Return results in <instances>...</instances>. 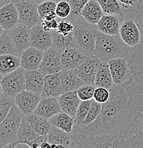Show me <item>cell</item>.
Returning <instances> with one entry per match:
<instances>
[{
	"label": "cell",
	"mask_w": 143,
	"mask_h": 148,
	"mask_svg": "<svg viewBox=\"0 0 143 148\" xmlns=\"http://www.w3.org/2000/svg\"><path fill=\"white\" fill-rule=\"evenodd\" d=\"M110 92L108 101L103 103L101 113L93 123L81 127H74L72 132L73 147H81L86 140L102 134L123 137L130 103L129 92L126 86H113Z\"/></svg>",
	"instance_id": "1"
},
{
	"label": "cell",
	"mask_w": 143,
	"mask_h": 148,
	"mask_svg": "<svg viewBox=\"0 0 143 148\" xmlns=\"http://www.w3.org/2000/svg\"><path fill=\"white\" fill-rule=\"evenodd\" d=\"M127 58L132 64L133 75L126 86L130 103L123 137L134 138L136 147H143V43L132 48Z\"/></svg>",
	"instance_id": "2"
},
{
	"label": "cell",
	"mask_w": 143,
	"mask_h": 148,
	"mask_svg": "<svg viewBox=\"0 0 143 148\" xmlns=\"http://www.w3.org/2000/svg\"><path fill=\"white\" fill-rule=\"evenodd\" d=\"M132 48L125 44L120 36H110L96 31V43L93 54L102 61L108 62L116 58H126Z\"/></svg>",
	"instance_id": "3"
},
{
	"label": "cell",
	"mask_w": 143,
	"mask_h": 148,
	"mask_svg": "<svg viewBox=\"0 0 143 148\" xmlns=\"http://www.w3.org/2000/svg\"><path fill=\"white\" fill-rule=\"evenodd\" d=\"M68 18L74 25L73 36L76 47L87 55L93 54L96 43V25L88 23L82 16Z\"/></svg>",
	"instance_id": "4"
},
{
	"label": "cell",
	"mask_w": 143,
	"mask_h": 148,
	"mask_svg": "<svg viewBox=\"0 0 143 148\" xmlns=\"http://www.w3.org/2000/svg\"><path fill=\"white\" fill-rule=\"evenodd\" d=\"M24 116L15 103L0 124V148L16 147L18 130Z\"/></svg>",
	"instance_id": "5"
},
{
	"label": "cell",
	"mask_w": 143,
	"mask_h": 148,
	"mask_svg": "<svg viewBox=\"0 0 143 148\" xmlns=\"http://www.w3.org/2000/svg\"><path fill=\"white\" fill-rule=\"evenodd\" d=\"M81 147H136V140L133 138L127 139L115 134L105 133L86 140Z\"/></svg>",
	"instance_id": "6"
},
{
	"label": "cell",
	"mask_w": 143,
	"mask_h": 148,
	"mask_svg": "<svg viewBox=\"0 0 143 148\" xmlns=\"http://www.w3.org/2000/svg\"><path fill=\"white\" fill-rule=\"evenodd\" d=\"M25 74L26 70L20 66L14 71L1 76V93L15 98L25 90Z\"/></svg>",
	"instance_id": "7"
},
{
	"label": "cell",
	"mask_w": 143,
	"mask_h": 148,
	"mask_svg": "<svg viewBox=\"0 0 143 148\" xmlns=\"http://www.w3.org/2000/svg\"><path fill=\"white\" fill-rule=\"evenodd\" d=\"M114 86H126L131 81L133 70L127 58H113L108 61Z\"/></svg>",
	"instance_id": "8"
},
{
	"label": "cell",
	"mask_w": 143,
	"mask_h": 148,
	"mask_svg": "<svg viewBox=\"0 0 143 148\" xmlns=\"http://www.w3.org/2000/svg\"><path fill=\"white\" fill-rule=\"evenodd\" d=\"M120 36L122 41L131 48H135L143 43V35L135 16H125L120 29Z\"/></svg>",
	"instance_id": "9"
},
{
	"label": "cell",
	"mask_w": 143,
	"mask_h": 148,
	"mask_svg": "<svg viewBox=\"0 0 143 148\" xmlns=\"http://www.w3.org/2000/svg\"><path fill=\"white\" fill-rule=\"evenodd\" d=\"M19 12L20 24L29 28L42 22L38 10V4L35 1H24L15 3Z\"/></svg>",
	"instance_id": "10"
},
{
	"label": "cell",
	"mask_w": 143,
	"mask_h": 148,
	"mask_svg": "<svg viewBox=\"0 0 143 148\" xmlns=\"http://www.w3.org/2000/svg\"><path fill=\"white\" fill-rule=\"evenodd\" d=\"M101 62L102 61L96 56L88 55L85 61L74 71L86 84L95 86V75Z\"/></svg>",
	"instance_id": "11"
},
{
	"label": "cell",
	"mask_w": 143,
	"mask_h": 148,
	"mask_svg": "<svg viewBox=\"0 0 143 148\" xmlns=\"http://www.w3.org/2000/svg\"><path fill=\"white\" fill-rule=\"evenodd\" d=\"M61 56V52L51 46L44 51L39 69L45 75L59 73L63 70Z\"/></svg>",
	"instance_id": "12"
},
{
	"label": "cell",
	"mask_w": 143,
	"mask_h": 148,
	"mask_svg": "<svg viewBox=\"0 0 143 148\" xmlns=\"http://www.w3.org/2000/svg\"><path fill=\"white\" fill-rule=\"evenodd\" d=\"M7 32L21 56V53L31 46V28L19 23L16 27Z\"/></svg>",
	"instance_id": "13"
},
{
	"label": "cell",
	"mask_w": 143,
	"mask_h": 148,
	"mask_svg": "<svg viewBox=\"0 0 143 148\" xmlns=\"http://www.w3.org/2000/svg\"><path fill=\"white\" fill-rule=\"evenodd\" d=\"M41 95L24 90L15 97V103L24 115L33 114L41 101Z\"/></svg>",
	"instance_id": "14"
},
{
	"label": "cell",
	"mask_w": 143,
	"mask_h": 148,
	"mask_svg": "<svg viewBox=\"0 0 143 148\" xmlns=\"http://www.w3.org/2000/svg\"><path fill=\"white\" fill-rule=\"evenodd\" d=\"M31 46L45 51L52 46L51 32L44 30L41 23L31 28Z\"/></svg>",
	"instance_id": "15"
},
{
	"label": "cell",
	"mask_w": 143,
	"mask_h": 148,
	"mask_svg": "<svg viewBox=\"0 0 143 148\" xmlns=\"http://www.w3.org/2000/svg\"><path fill=\"white\" fill-rule=\"evenodd\" d=\"M88 56L77 47L68 48L61 53L63 69L74 71L85 61Z\"/></svg>",
	"instance_id": "16"
},
{
	"label": "cell",
	"mask_w": 143,
	"mask_h": 148,
	"mask_svg": "<svg viewBox=\"0 0 143 148\" xmlns=\"http://www.w3.org/2000/svg\"><path fill=\"white\" fill-rule=\"evenodd\" d=\"M19 24V12L14 2L0 8V25L4 30L9 31Z\"/></svg>",
	"instance_id": "17"
},
{
	"label": "cell",
	"mask_w": 143,
	"mask_h": 148,
	"mask_svg": "<svg viewBox=\"0 0 143 148\" xmlns=\"http://www.w3.org/2000/svg\"><path fill=\"white\" fill-rule=\"evenodd\" d=\"M123 18L118 15L104 14L96 24L97 29L101 33L107 35H119Z\"/></svg>",
	"instance_id": "18"
},
{
	"label": "cell",
	"mask_w": 143,
	"mask_h": 148,
	"mask_svg": "<svg viewBox=\"0 0 143 148\" xmlns=\"http://www.w3.org/2000/svg\"><path fill=\"white\" fill-rule=\"evenodd\" d=\"M61 111L62 110L58 98L46 97L41 98L34 114L49 120L51 117Z\"/></svg>",
	"instance_id": "19"
},
{
	"label": "cell",
	"mask_w": 143,
	"mask_h": 148,
	"mask_svg": "<svg viewBox=\"0 0 143 148\" xmlns=\"http://www.w3.org/2000/svg\"><path fill=\"white\" fill-rule=\"evenodd\" d=\"M44 51L30 46L21 53V66L26 71H34L39 69L42 61Z\"/></svg>",
	"instance_id": "20"
},
{
	"label": "cell",
	"mask_w": 143,
	"mask_h": 148,
	"mask_svg": "<svg viewBox=\"0 0 143 148\" xmlns=\"http://www.w3.org/2000/svg\"><path fill=\"white\" fill-rule=\"evenodd\" d=\"M63 93H64V90L61 84L59 73L45 75L44 88L41 92V97L58 98Z\"/></svg>",
	"instance_id": "21"
},
{
	"label": "cell",
	"mask_w": 143,
	"mask_h": 148,
	"mask_svg": "<svg viewBox=\"0 0 143 148\" xmlns=\"http://www.w3.org/2000/svg\"><path fill=\"white\" fill-rule=\"evenodd\" d=\"M58 99L62 111L69 114L76 120L77 110L81 101L77 90L64 92L58 97Z\"/></svg>",
	"instance_id": "22"
},
{
	"label": "cell",
	"mask_w": 143,
	"mask_h": 148,
	"mask_svg": "<svg viewBox=\"0 0 143 148\" xmlns=\"http://www.w3.org/2000/svg\"><path fill=\"white\" fill-rule=\"evenodd\" d=\"M45 74L40 69L34 71H26L25 90L41 95L44 85Z\"/></svg>",
	"instance_id": "23"
},
{
	"label": "cell",
	"mask_w": 143,
	"mask_h": 148,
	"mask_svg": "<svg viewBox=\"0 0 143 148\" xmlns=\"http://www.w3.org/2000/svg\"><path fill=\"white\" fill-rule=\"evenodd\" d=\"M48 142L51 145H56L57 148L73 147L72 133H68L52 125L50 132L47 135Z\"/></svg>",
	"instance_id": "24"
},
{
	"label": "cell",
	"mask_w": 143,
	"mask_h": 148,
	"mask_svg": "<svg viewBox=\"0 0 143 148\" xmlns=\"http://www.w3.org/2000/svg\"><path fill=\"white\" fill-rule=\"evenodd\" d=\"M103 15L102 7L97 0H90L88 1L81 13V16L86 21L93 25H96Z\"/></svg>",
	"instance_id": "25"
},
{
	"label": "cell",
	"mask_w": 143,
	"mask_h": 148,
	"mask_svg": "<svg viewBox=\"0 0 143 148\" xmlns=\"http://www.w3.org/2000/svg\"><path fill=\"white\" fill-rule=\"evenodd\" d=\"M59 75L64 92L77 90L86 84L73 70L63 69L59 72Z\"/></svg>",
	"instance_id": "26"
},
{
	"label": "cell",
	"mask_w": 143,
	"mask_h": 148,
	"mask_svg": "<svg viewBox=\"0 0 143 148\" xmlns=\"http://www.w3.org/2000/svg\"><path fill=\"white\" fill-rule=\"evenodd\" d=\"M96 87H103L110 90L114 86L113 76L109 67L108 63L102 61L97 71L95 78Z\"/></svg>",
	"instance_id": "27"
},
{
	"label": "cell",
	"mask_w": 143,
	"mask_h": 148,
	"mask_svg": "<svg viewBox=\"0 0 143 148\" xmlns=\"http://www.w3.org/2000/svg\"><path fill=\"white\" fill-rule=\"evenodd\" d=\"M53 126L65 131L68 133H72L75 125L76 120L69 114L61 111L49 120Z\"/></svg>",
	"instance_id": "28"
},
{
	"label": "cell",
	"mask_w": 143,
	"mask_h": 148,
	"mask_svg": "<svg viewBox=\"0 0 143 148\" xmlns=\"http://www.w3.org/2000/svg\"><path fill=\"white\" fill-rule=\"evenodd\" d=\"M51 32L52 35V46L61 53L69 47H76L73 32L67 36H64L56 30L51 31Z\"/></svg>",
	"instance_id": "29"
},
{
	"label": "cell",
	"mask_w": 143,
	"mask_h": 148,
	"mask_svg": "<svg viewBox=\"0 0 143 148\" xmlns=\"http://www.w3.org/2000/svg\"><path fill=\"white\" fill-rule=\"evenodd\" d=\"M39 135H38L37 132L33 129V127L31 126L27 118L24 115L21 123V125H20L19 130H18V145L24 144L27 145L29 142L34 140L35 138H36Z\"/></svg>",
	"instance_id": "30"
},
{
	"label": "cell",
	"mask_w": 143,
	"mask_h": 148,
	"mask_svg": "<svg viewBox=\"0 0 143 148\" xmlns=\"http://www.w3.org/2000/svg\"><path fill=\"white\" fill-rule=\"evenodd\" d=\"M29 124L40 135H47L52 128V125L49 120L38 115L31 114L25 115Z\"/></svg>",
	"instance_id": "31"
},
{
	"label": "cell",
	"mask_w": 143,
	"mask_h": 148,
	"mask_svg": "<svg viewBox=\"0 0 143 148\" xmlns=\"http://www.w3.org/2000/svg\"><path fill=\"white\" fill-rule=\"evenodd\" d=\"M21 66V58L14 55L0 56V73L1 76L14 71Z\"/></svg>",
	"instance_id": "32"
},
{
	"label": "cell",
	"mask_w": 143,
	"mask_h": 148,
	"mask_svg": "<svg viewBox=\"0 0 143 148\" xmlns=\"http://www.w3.org/2000/svg\"><path fill=\"white\" fill-rule=\"evenodd\" d=\"M57 1L56 0H47L41 2L38 5V10L40 17L43 20H51L56 18V14Z\"/></svg>",
	"instance_id": "33"
},
{
	"label": "cell",
	"mask_w": 143,
	"mask_h": 148,
	"mask_svg": "<svg viewBox=\"0 0 143 148\" xmlns=\"http://www.w3.org/2000/svg\"><path fill=\"white\" fill-rule=\"evenodd\" d=\"M0 54L14 55L20 57L19 52L9 34L2 28H1V36H0Z\"/></svg>",
	"instance_id": "34"
},
{
	"label": "cell",
	"mask_w": 143,
	"mask_h": 148,
	"mask_svg": "<svg viewBox=\"0 0 143 148\" xmlns=\"http://www.w3.org/2000/svg\"><path fill=\"white\" fill-rule=\"evenodd\" d=\"M101 4L104 14H115L125 17L123 9L119 0H97Z\"/></svg>",
	"instance_id": "35"
},
{
	"label": "cell",
	"mask_w": 143,
	"mask_h": 148,
	"mask_svg": "<svg viewBox=\"0 0 143 148\" xmlns=\"http://www.w3.org/2000/svg\"><path fill=\"white\" fill-rule=\"evenodd\" d=\"M90 106H91V100L81 101L76 112L75 127H81L83 125V123L90 110Z\"/></svg>",
	"instance_id": "36"
},
{
	"label": "cell",
	"mask_w": 143,
	"mask_h": 148,
	"mask_svg": "<svg viewBox=\"0 0 143 148\" xmlns=\"http://www.w3.org/2000/svg\"><path fill=\"white\" fill-rule=\"evenodd\" d=\"M15 104V98H11L1 93L0 97V122H2L7 116L11 109Z\"/></svg>",
	"instance_id": "37"
},
{
	"label": "cell",
	"mask_w": 143,
	"mask_h": 148,
	"mask_svg": "<svg viewBox=\"0 0 143 148\" xmlns=\"http://www.w3.org/2000/svg\"><path fill=\"white\" fill-rule=\"evenodd\" d=\"M102 103H100L97 102L95 100L92 98L91 99V106H90V110H89L88 113L87 117L84 120L83 123V126H87L88 125L91 124L95 120L98 118L101 113V110H102Z\"/></svg>",
	"instance_id": "38"
},
{
	"label": "cell",
	"mask_w": 143,
	"mask_h": 148,
	"mask_svg": "<svg viewBox=\"0 0 143 148\" xmlns=\"http://www.w3.org/2000/svg\"><path fill=\"white\" fill-rule=\"evenodd\" d=\"M143 0H119L122 9L125 16L131 15L136 16L137 12Z\"/></svg>",
	"instance_id": "39"
},
{
	"label": "cell",
	"mask_w": 143,
	"mask_h": 148,
	"mask_svg": "<svg viewBox=\"0 0 143 148\" xmlns=\"http://www.w3.org/2000/svg\"><path fill=\"white\" fill-rule=\"evenodd\" d=\"M70 13H71V7L68 1L65 0H60L57 1L56 14L58 18L66 19L70 16Z\"/></svg>",
	"instance_id": "40"
},
{
	"label": "cell",
	"mask_w": 143,
	"mask_h": 148,
	"mask_svg": "<svg viewBox=\"0 0 143 148\" xmlns=\"http://www.w3.org/2000/svg\"><path fill=\"white\" fill-rule=\"evenodd\" d=\"M56 1H58L60 0H56ZM65 1H68L71 7V13L68 18H73L81 16L83 8L86 3L90 0H65Z\"/></svg>",
	"instance_id": "41"
},
{
	"label": "cell",
	"mask_w": 143,
	"mask_h": 148,
	"mask_svg": "<svg viewBox=\"0 0 143 148\" xmlns=\"http://www.w3.org/2000/svg\"><path fill=\"white\" fill-rule=\"evenodd\" d=\"M96 86L85 84L77 90V92L81 101H89L93 98Z\"/></svg>",
	"instance_id": "42"
},
{
	"label": "cell",
	"mask_w": 143,
	"mask_h": 148,
	"mask_svg": "<svg viewBox=\"0 0 143 148\" xmlns=\"http://www.w3.org/2000/svg\"><path fill=\"white\" fill-rule=\"evenodd\" d=\"M56 31L64 36H67L73 33L74 31V25L70 20L59 18V23Z\"/></svg>",
	"instance_id": "43"
},
{
	"label": "cell",
	"mask_w": 143,
	"mask_h": 148,
	"mask_svg": "<svg viewBox=\"0 0 143 148\" xmlns=\"http://www.w3.org/2000/svg\"><path fill=\"white\" fill-rule=\"evenodd\" d=\"M110 90L103 87H96L93 95V99L100 103H105L110 98Z\"/></svg>",
	"instance_id": "44"
},
{
	"label": "cell",
	"mask_w": 143,
	"mask_h": 148,
	"mask_svg": "<svg viewBox=\"0 0 143 148\" xmlns=\"http://www.w3.org/2000/svg\"><path fill=\"white\" fill-rule=\"evenodd\" d=\"M58 23H59V20L53 18L51 20H43L41 24H42V27L44 30L47 31V32H51V31L57 29Z\"/></svg>",
	"instance_id": "45"
},
{
	"label": "cell",
	"mask_w": 143,
	"mask_h": 148,
	"mask_svg": "<svg viewBox=\"0 0 143 148\" xmlns=\"http://www.w3.org/2000/svg\"><path fill=\"white\" fill-rule=\"evenodd\" d=\"M45 142H48L47 135H39L37 138H35L34 140L29 142L27 145H28V147L31 148H41V145L45 143Z\"/></svg>",
	"instance_id": "46"
},
{
	"label": "cell",
	"mask_w": 143,
	"mask_h": 148,
	"mask_svg": "<svg viewBox=\"0 0 143 148\" xmlns=\"http://www.w3.org/2000/svg\"><path fill=\"white\" fill-rule=\"evenodd\" d=\"M135 19H136L137 23L140 28L141 32H142L143 35V1L141 5L140 6L139 9H138L136 16H135Z\"/></svg>",
	"instance_id": "47"
},
{
	"label": "cell",
	"mask_w": 143,
	"mask_h": 148,
	"mask_svg": "<svg viewBox=\"0 0 143 148\" xmlns=\"http://www.w3.org/2000/svg\"><path fill=\"white\" fill-rule=\"evenodd\" d=\"M11 2H12V0H0V6L3 7V6L6 5L7 4H10Z\"/></svg>",
	"instance_id": "48"
},
{
	"label": "cell",
	"mask_w": 143,
	"mask_h": 148,
	"mask_svg": "<svg viewBox=\"0 0 143 148\" xmlns=\"http://www.w3.org/2000/svg\"><path fill=\"white\" fill-rule=\"evenodd\" d=\"M46 147H51V144L49 142H45L41 145V148H46Z\"/></svg>",
	"instance_id": "49"
},
{
	"label": "cell",
	"mask_w": 143,
	"mask_h": 148,
	"mask_svg": "<svg viewBox=\"0 0 143 148\" xmlns=\"http://www.w3.org/2000/svg\"><path fill=\"white\" fill-rule=\"evenodd\" d=\"M12 2L17 3V2H21V1H35V0H12Z\"/></svg>",
	"instance_id": "50"
},
{
	"label": "cell",
	"mask_w": 143,
	"mask_h": 148,
	"mask_svg": "<svg viewBox=\"0 0 143 148\" xmlns=\"http://www.w3.org/2000/svg\"><path fill=\"white\" fill-rule=\"evenodd\" d=\"M47 1V0H35V1H36L38 4H40V3L42 2V1Z\"/></svg>",
	"instance_id": "51"
}]
</instances>
